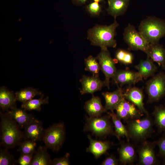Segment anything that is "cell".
<instances>
[{
	"mask_svg": "<svg viewBox=\"0 0 165 165\" xmlns=\"http://www.w3.org/2000/svg\"><path fill=\"white\" fill-rule=\"evenodd\" d=\"M84 60L86 65L85 70L91 73L93 75L98 76L101 68L96 58L90 56Z\"/></svg>",
	"mask_w": 165,
	"mask_h": 165,
	"instance_id": "cell-29",
	"label": "cell"
},
{
	"mask_svg": "<svg viewBox=\"0 0 165 165\" xmlns=\"http://www.w3.org/2000/svg\"><path fill=\"white\" fill-rule=\"evenodd\" d=\"M119 162V159L112 154L110 155L105 159L101 164L102 165H117Z\"/></svg>",
	"mask_w": 165,
	"mask_h": 165,
	"instance_id": "cell-38",
	"label": "cell"
},
{
	"mask_svg": "<svg viewBox=\"0 0 165 165\" xmlns=\"http://www.w3.org/2000/svg\"><path fill=\"white\" fill-rule=\"evenodd\" d=\"M147 103L157 102L165 96V72H160L154 75L146 83Z\"/></svg>",
	"mask_w": 165,
	"mask_h": 165,
	"instance_id": "cell-7",
	"label": "cell"
},
{
	"mask_svg": "<svg viewBox=\"0 0 165 165\" xmlns=\"http://www.w3.org/2000/svg\"><path fill=\"white\" fill-rule=\"evenodd\" d=\"M119 163L122 165L132 163L135 160L136 154L133 145L128 142H121L118 149Z\"/></svg>",
	"mask_w": 165,
	"mask_h": 165,
	"instance_id": "cell-16",
	"label": "cell"
},
{
	"mask_svg": "<svg viewBox=\"0 0 165 165\" xmlns=\"http://www.w3.org/2000/svg\"><path fill=\"white\" fill-rule=\"evenodd\" d=\"M34 154H21L16 160L17 164L19 165H31Z\"/></svg>",
	"mask_w": 165,
	"mask_h": 165,
	"instance_id": "cell-37",
	"label": "cell"
},
{
	"mask_svg": "<svg viewBox=\"0 0 165 165\" xmlns=\"http://www.w3.org/2000/svg\"><path fill=\"white\" fill-rule=\"evenodd\" d=\"M101 51L96 57L98 61L101 70L105 76V86L109 89L110 80L113 77L117 70L115 62L112 58L108 48H101Z\"/></svg>",
	"mask_w": 165,
	"mask_h": 165,
	"instance_id": "cell-9",
	"label": "cell"
},
{
	"mask_svg": "<svg viewBox=\"0 0 165 165\" xmlns=\"http://www.w3.org/2000/svg\"><path fill=\"white\" fill-rule=\"evenodd\" d=\"M7 148L0 149V165H14L17 164L13 155L10 154Z\"/></svg>",
	"mask_w": 165,
	"mask_h": 165,
	"instance_id": "cell-32",
	"label": "cell"
},
{
	"mask_svg": "<svg viewBox=\"0 0 165 165\" xmlns=\"http://www.w3.org/2000/svg\"><path fill=\"white\" fill-rule=\"evenodd\" d=\"M119 24L116 19L109 25H97L89 29L87 39L92 45L101 48L115 47L117 42L115 39L116 31Z\"/></svg>",
	"mask_w": 165,
	"mask_h": 165,
	"instance_id": "cell-2",
	"label": "cell"
},
{
	"mask_svg": "<svg viewBox=\"0 0 165 165\" xmlns=\"http://www.w3.org/2000/svg\"><path fill=\"white\" fill-rule=\"evenodd\" d=\"M15 93L5 86L0 88V107L3 111L17 108Z\"/></svg>",
	"mask_w": 165,
	"mask_h": 165,
	"instance_id": "cell-18",
	"label": "cell"
},
{
	"mask_svg": "<svg viewBox=\"0 0 165 165\" xmlns=\"http://www.w3.org/2000/svg\"><path fill=\"white\" fill-rule=\"evenodd\" d=\"M87 0H72V2L75 4L81 5L85 4Z\"/></svg>",
	"mask_w": 165,
	"mask_h": 165,
	"instance_id": "cell-39",
	"label": "cell"
},
{
	"mask_svg": "<svg viewBox=\"0 0 165 165\" xmlns=\"http://www.w3.org/2000/svg\"><path fill=\"white\" fill-rule=\"evenodd\" d=\"M111 118L108 114L95 117L86 116L83 131L91 132L97 137L104 138L110 135H114L113 124Z\"/></svg>",
	"mask_w": 165,
	"mask_h": 165,
	"instance_id": "cell-5",
	"label": "cell"
},
{
	"mask_svg": "<svg viewBox=\"0 0 165 165\" xmlns=\"http://www.w3.org/2000/svg\"><path fill=\"white\" fill-rule=\"evenodd\" d=\"M123 38L129 50H141L146 54L149 44L133 25L129 24L125 28Z\"/></svg>",
	"mask_w": 165,
	"mask_h": 165,
	"instance_id": "cell-8",
	"label": "cell"
},
{
	"mask_svg": "<svg viewBox=\"0 0 165 165\" xmlns=\"http://www.w3.org/2000/svg\"><path fill=\"white\" fill-rule=\"evenodd\" d=\"M162 164L163 165H165V160H163Z\"/></svg>",
	"mask_w": 165,
	"mask_h": 165,
	"instance_id": "cell-41",
	"label": "cell"
},
{
	"mask_svg": "<svg viewBox=\"0 0 165 165\" xmlns=\"http://www.w3.org/2000/svg\"><path fill=\"white\" fill-rule=\"evenodd\" d=\"M107 113L111 117L112 121L114 126V135L120 140L121 138L125 137L128 141L130 140L127 130L121 121V119L119 117L114 111L107 112Z\"/></svg>",
	"mask_w": 165,
	"mask_h": 165,
	"instance_id": "cell-25",
	"label": "cell"
},
{
	"mask_svg": "<svg viewBox=\"0 0 165 165\" xmlns=\"http://www.w3.org/2000/svg\"><path fill=\"white\" fill-rule=\"evenodd\" d=\"M44 95L42 94L38 99H32L25 102L23 103L21 108L26 111L35 110L40 111L41 109V105L49 103V98L47 97L43 98Z\"/></svg>",
	"mask_w": 165,
	"mask_h": 165,
	"instance_id": "cell-27",
	"label": "cell"
},
{
	"mask_svg": "<svg viewBox=\"0 0 165 165\" xmlns=\"http://www.w3.org/2000/svg\"><path fill=\"white\" fill-rule=\"evenodd\" d=\"M135 68L143 79H145L154 75L158 69L154 62L147 57L145 59L141 60Z\"/></svg>",
	"mask_w": 165,
	"mask_h": 165,
	"instance_id": "cell-22",
	"label": "cell"
},
{
	"mask_svg": "<svg viewBox=\"0 0 165 165\" xmlns=\"http://www.w3.org/2000/svg\"><path fill=\"white\" fill-rule=\"evenodd\" d=\"M103 0H93L94 2H97L98 3L102 1Z\"/></svg>",
	"mask_w": 165,
	"mask_h": 165,
	"instance_id": "cell-40",
	"label": "cell"
},
{
	"mask_svg": "<svg viewBox=\"0 0 165 165\" xmlns=\"http://www.w3.org/2000/svg\"><path fill=\"white\" fill-rule=\"evenodd\" d=\"M15 93L16 101H19L22 103L32 99L36 96L42 94L41 92L31 87L23 89L16 92Z\"/></svg>",
	"mask_w": 165,
	"mask_h": 165,
	"instance_id": "cell-28",
	"label": "cell"
},
{
	"mask_svg": "<svg viewBox=\"0 0 165 165\" xmlns=\"http://www.w3.org/2000/svg\"><path fill=\"white\" fill-rule=\"evenodd\" d=\"M112 79L113 83L122 87L125 85H135L142 81L143 78L138 72L126 69L117 70Z\"/></svg>",
	"mask_w": 165,
	"mask_h": 165,
	"instance_id": "cell-11",
	"label": "cell"
},
{
	"mask_svg": "<svg viewBox=\"0 0 165 165\" xmlns=\"http://www.w3.org/2000/svg\"><path fill=\"white\" fill-rule=\"evenodd\" d=\"M123 92L122 87L118 86L117 89L112 92L102 93L105 100L104 107L106 112L108 110L112 112L115 110L118 105L124 99Z\"/></svg>",
	"mask_w": 165,
	"mask_h": 165,
	"instance_id": "cell-15",
	"label": "cell"
},
{
	"mask_svg": "<svg viewBox=\"0 0 165 165\" xmlns=\"http://www.w3.org/2000/svg\"><path fill=\"white\" fill-rule=\"evenodd\" d=\"M24 139L34 141L40 140L43 137L44 129L42 123L35 118L24 128Z\"/></svg>",
	"mask_w": 165,
	"mask_h": 165,
	"instance_id": "cell-13",
	"label": "cell"
},
{
	"mask_svg": "<svg viewBox=\"0 0 165 165\" xmlns=\"http://www.w3.org/2000/svg\"><path fill=\"white\" fill-rule=\"evenodd\" d=\"M138 31L149 44L158 43L165 36V20L148 16L141 21Z\"/></svg>",
	"mask_w": 165,
	"mask_h": 165,
	"instance_id": "cell-3",
	"label": "cell"
},
{
	"mask_svg": "<svg viewBox=\"0 0 165 165\" xmlns=\"http://www.w3.org/2000/svg\"><path fill=\"white\" fill-rule=\"evenodd\" d=\"M80 82L82 84L80 93L82 95L88 93L93 94L94 92L101 90L104 86H105L104 81L101 80L98 76L83 75Z\"/></svg>",
	"mask_w": 165,
	"mask_h": 165,
	"instance_id": "cell-14",
	"label": "cell"
},
{
	"mask_svg": "<svg viewBox=\"0 0 165 165\" xmlns=\"http://www.w3.org/2000/svg\"><path fill=\"white\" fill-rule=\"evenodd\" d=\"M122 101L116 108V114L121 119L125 121H127L130 119V118L128 112L123 105Z\"/></svg>",
	"mask_w": 165,
	"mask_h": 165,
	"instance_id": "cell-34",
	"label": "cell"
},
{
	"mask_svg": "<svg viewBox=\"0 0 165 165\" xmlns=\"http://www.w3.org/2000/svg\"><path fill=\"white\" fill-rule=\"evenodd\" d=\"M124 98L134 104L138 109L146 115H149L144 106L143 102L144 94L142 89L136 87L129 86L124 91Z\"/></svg>",
	"mask_w": 165,
	"mask_h": 165,
	"instance_id": "cell-12",
	"label": "cell"
},
{
	"mask_svg": "<svg viewBox=\"0 0 165 165\" xmlns=\"http://www.w3.org/2000/svg\"><path fill=\"white\" fill-rule=\"evenodd\" d=\"M66 131L63 123L54 124L44 129L42 139L48 148L57 152L65 139Z\"/></svg>",
	"mask_w": 165,
	"mask_h": 165,
	"instance_id": "cell-6",
	"label": "cell"
},
{
	"mask_svg": "<svg viewBox=\"0 0 165 165\" xmlns=\"http://www.w3.org/2000/svg\"><path fill=\"white\" fill-rule=\"evenodd\" d=\"M84 108L90 117L100 116L103 113L106 112L100 97L93 95L90 100L86 102Z\"/></svg>",
	"mask_w": 165,
	"mask_h": 165,
	"instance_id": "cell-21",
	"label": "cell"
},
{
	"mask_svg": "<svg viewBox=\"0 0 165 165\" xmlns=\"http://www.w3.org/2000/svg\"><path fill=\"white\" fill-rule=\"evenodd\" d=\"M152 114L159 132H165V104L155 106Z\"/></svg>",
	"mask_w": 165,
	"mask_h": 165,
	"instance_id": "cell-26",
	"label": "cell"
},
{
	"mask_svg": "<svg viewBox=\"0 0 165 165\" xmlns=\"http://www.w3.org/2000/svg\"><path fill=\"white\" fill-rule=\"evenodd\" d=\"M70 154L67 153L63 156L60 158H56L52 160L51 165H69V160Z\"/></svg>",
	"mask_w": 165,
	"mask_h": 165,
	"instance_id": "cell-36",
	"label": "cell"
},
{
	"mask_svg": "<svg viewBox=\"0 0 165 165\" xmlns=\"http://www.w3.org/2000/svg\"><path fill=\"white\" fill-rule=\"evenodd\" d=\"M147 57L156 62L165 72V48L159 43L149 44Z\"/></svg>",
	"mask_w": 165,
	"mask_h": 165,
	"instance_id": "cell-17",
	"label": "cell"
},
{
	"mask_svg": "<svg viewBox=\"0 0 165 165\" xmlns=\"http://www.w3.org/2000/svg\"><path fill=\"white\" fill-rule=\"evenodd\" d=\"M46 146H39L35 150L31 165H51L52 160Z\"/></svg>",
	"mask_w": 165,
	"mask_h": 165,
	"instance_id": "cell-24",
	"label": "cell"
},
{
	"mask_svg": "<svg viewBox=\"0 0 165 165\" xmlns=\"http://www.w3.org/2000/svg\"><path fill=\"white\" fill-rule=\"evenodd\" d=\"M88 12L94 16L99 15L101 11V8L99 3L94 2L89 4L87 7Z\"/></svg>",
	"mask_w": 165,
	"mask_h": 165,
	"instance_id": "cell-35",
	"label": "cell"
},
{
	"mask_svg": "<svg viewBox=\"0 0 165 165\" xmlns=\"http://www.w3.org/2000/svg\"><path fill=\"white\" fill-rule=\"evenodd\" d=\"M18 151L21 154H34L37 146L35 141L30 140H24L18 145Z\"/></svg>",
	"mask_w": 165,
	"mask_h": 165,
	"instance_id": "cell-30",
	"label": "cell"
},
{
	"mask_svg": "<svg viewBox=\"0 0 165 165\" xmlns=\"http://www.w3.org/2000/svg\"><path fill=\"white\" fill-rule=\"evenodd\" d=\"M90 145L86 148V151L91 153L96 159H98L105 154L110 148L111 145L109 141H98L92 138L90 135L87 136Z\"/></svg>",
	"mask_w": 165,
	"mask_h": 165,
	"instance_id": "cell-19",
	"label": "cell"
},
{
	"mask_svg": "<svg viewBox=\"0 0 165 165\" xmlns=\"http://www.w3.org/2000/svg\"><path fill=\"white\" fill-rule=\"evenodd\" d=\"M155 144L146 140L141 142L138 149V164L141 165H155L158 161L154 150Z\"/></svg>",
	"mask_w": 165,
	"mask_h": 165,
	"instance_id": "cell-10",
	"label": "cell"
},
{
	"mask_svg": "<svg viewBox=\"0 0 165 165\" xmlns=\"http://www.w3.org/2000/svg\"><path fill=\"white\" fill-rule=\"evenodd\" d=\"M154 142L159 148L158 156L165 160V134Z\"/></svg>",
	"mask_w": 165,
	"mask_h": 165,
	"instance_id": "cell-33",
	"label": "cell"
},
{
	"mask_svg": "<svg viewBox=\"0 0 165 165\" xmlns=\"http://www.w3.org/2000/svg\"><path fill=\"white\" fill-rule=\"evenodd\" d=\"M126 126L130 139L137 142L145 140L153 132L155 124L153 120L149 115L142 118L130 119Z\"/></svg>",
	"mask_w": 165,
	"mask_h": 165,
	"instance_id": "cell-4",
	"label": "cell"
},
{
	"mask_svg": "<svg viewBox=\"0 0 165 165\" xmlns=\"http://www.w3.org/2000/svg\"><path fill=\"white\" fill-rule=\"evenodd\" d=\"M123 105L128 112L130 119H136L141 118L143 114L138 109L133 103L127 101L125 98L122 101Z\"/></svg>",
	"mask_w": 165,
	"mask_h": 165,
	"instance_id": "cell-31",
	"label": "cell"
},
{
	"mask_svg": "<svg viewBox=\"0 0 165 165\" xmlns=\"http://www.w3.org/2000/svg\"><path fill=\"white\" fill-rule=\"evenodd\" d=\"M25 110L17 108L9 110L7 112L16 122L20 128L24 127L35 119L32 115L28 113Z\"/></svg>",
	"mask_w": 165,
	"mask_h": 165,
	"instance_id": "cell-20",
	"label": "cell"
},
{
	"mask_svg": "<svg viewBox=\"0 0 165 165\" xmlns=\"http://www.w3.org/2000/svg\"><path fill=\"white\" fill-rule=\"evenodd\" d=\"M129 1L108 0V13L116 19L117 17L124 13L128 6Z\"/></svg>",
	"mask_w": 165,
	"mask_h": 165,
	"instance_id": "cell-23",
	"label": "cell"
},
{
	"mask_svg": "<svg viewBox=\"0 0 165 165\" xmlns=\"http://www.w3.org/2000/svg\"><path fill=\"white\" fill-rule=\"evenodd\" d=\"M0 116L1 145L8 149L18 146L24 139L23 132L7 112L0 111Z\"/></svg>",
	"mask_w": 165,
	"mask_h": 165,
	"instance_id": "cell-1",
	"label": "cell"
}]
</instances>
